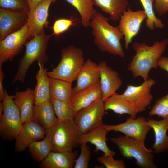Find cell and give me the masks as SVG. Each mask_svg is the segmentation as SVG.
Returning <instances> with one entry per match:
<instances>
[{"label": "cell", "instance_id": "cell-32", "mask_svg": "<svg viewBox=\"0 0 168 168\" xmlns=\"http://www.w3.org/2000/svg\"><path fill=\"white\" fill-rule=\"evenodd\" d=\"M1 8L28 14L30 8L26 0H0Z\"/></svg>", "mask_w": 168, "mask_h": 168}, {"label": "cell", "instance_id": "cell-4", "mask_svg": "<svg viewBox=\"0 0 168 168\" xmlns=\"http://www.w3.org/2000/svg\"><path fill=\"white\" fill-rule=\"evenodd\" d=\"M50 139L52 151L72 152L77 147L82 133L73 120L58 121L46 129Z\"/></svg>", "mask_w": 168, "mask_h": 168}, {"label": "cell", "instance_id": "cell-30", "mask_svg": "<svg viewBox=\"0 0 168 168\" xmlns=\"http://www.w3.org/2000/svg\"><path fill=\"white\" fill-rule=\"evenodd\" d=\"M146 15L145 25L149 30H153L154 27L162 29L164 25L161 19L155 15L153 8V0H139Z\"/></svg>", "mask_w": 168, "mask_h": 168}, {"label": "cell", "instance_id": "cell-2", "mask_svg": "<svg viewBox=\"0 0 168 168\" xmlns=\"http://www.w3.org/2000/svg\"><path fill=\"white\" fill-rule=\"evenodd\" d=\"M168 45V39L156 41L152 46L145 43H133V46L136 53L128 64V69L134 78L140 76L144 81L149 78V74L153 68H158V62Z\"/></svg>", "mask_w": 168, "mask_h": 168}, {"label": "cell", "instance_id": "cell-24", "mask_svg": "<svg viewBox=\"0 0 168 168\" xmlns=\"http://www.w3.org/2000/svg\"><path fill=\"white\" fill-rule=\"evenodd\" d=\"M104 104L106 111L111 110L117 114H128L133 119L136 118L138 113L135 107L122 94L115 93L104 100Z\"/></svg>", "mask_w": 168, "mask_h": 168}, {"label": "cell", "instance_id": "cell-6", "mask_svg": "<svg viewBox=\"0 0 168 168\" xmlns=\"http://www.w3.org/2000/svg\"><path fill=\"white\" fill-rule=\"evenodd\" d=\"M109 139L116 145L123 157L128 159L134 158L136 164L142 168H156L152 154L154 151L146 147L144 141L125 136Z\"/></svg>", "mask_w": 168, "mask_h": 168}, {"label": "cell", "instance_id": "cell-14", "mask_svg": "<svg viewBox=\"0 0 168 168\" xmlns=\"http://www.w3.org/2000/svg\"><path fill=\"white\" fill-rule=\"evenodd\" d=\"M46 135L45 129L34 120L25 122L16 139L15 150L23 151L32 142L43 139Z\"/></svg>", "mask_w": 168, "mask_h": 168}, {"label": "cell", "instance_id": "cell-7", "mask_svg": "<svg viewBox=\"0 0 168 168\" xmlns=\"http://www.w3.org/2000/svg\"><path fill=\"white\" fill-rule=\"evenodd\" d=\"M15 96L10 95L5 90L2 101L3 112L0 118V134L3 139H16L21 131L22 123L19 110L14 103Z\"/></svg>", "mask_w": 168, "mask_h": 168}, {"label": "cell", "instance_id": "cell-35", "mask_svg": "<svg viewBox=\"0 0 168 168\" xmlns=\"http://www.w3.org/2000/svg\"><path fill=\"white\" fill-rule=\"evenodd\" d=\"M112 156L103 154L98 156L97 160L100 164L106 168H125L126 167L124 161L121 159H115Z\"/></svg>", "mask_w": 168, "mask_h": 168}, {"label": "cell", "instance_id": "cell-3", "mask_svg": "<svg viewBox=\"0 0 168 168\" xmlns=\"http://www.w3.org/2000/svg\"><path fill=\"white\" fill-rule=\"evenodd\" d=\"M50 37L44 31L26 43L25 53L19 61L13 84L17 81L24 82L28 70L35 61L39 62L43 65L48 62L49 58L46 51Z\"/></svg>", "mask_w": 168, "mask_h": 168}, {"label": "cell", "instance_id": "cell-11", "mask_svg": "<svg viewBox=\"0 0 168 168\" xmlns=\"http://www.w3.org/2000/svg\"><path fill=\"white\" fill-rule=\"evenodd\" d=\"M146 17L144 10L133 11L129 8L120 16L118 27L124 36L126 49H128L133 38L138 33L142 22Z\"/></svg>", "mask_w": 168, "mask_h": 168}, {"label": "cell", "instance_id": "cell-41", "mask_svg": "<svg viewBox=\"0 0 168 168\" xmlns=\"http://www.w3.org/2000/svg\"><path fill=\"white\" fill-rule=\"evenodd\" d=\"M3 112V104L2 102H0V118L1 117Z\"/></svg>", "mask_w": 168, "mask_h": 168}, {"label": "cell", "instance_id": "cell-36", "mask_svg": "<svg viewBox=\"0 0 168 168\" xmlns=\"http://www.w3.org/2000/svg\"><path fill=\"white\" fill-rule=\"evenodd\" d=\"M71 19L61 18L57 20L53 26V34L58 35L67 30L73 24Z\"/></svg>", "mask_w": 168, "mask_h": 168}, {"label": "cell", "instance_id": "cell-38", "mask_svg": "<svg viewBox=\"0 0 168 168\" xmlns=\"http://www.w3.org/2000/svg\"><path fill=\"white\" fill-rule=\"evenodd\" d=\"M5 77L4 72L2 70V67H0V101L2 102L5 96V90L4 89L3 81Z\"/></svg>", "mask_w": 168, "mask_h": 168}, {"label": "cell", "instance_id": "cell-20", "mask_svg": "<svg viewBox=\"0 0 168 168\" xmlns=\"http://www.w3.org/2000/svg\"><path fill=\"white\" fill-rule=\"evenodd\" d=\"M108 132L101 126L97 127L90 132L82 134L79 141V144L90 142L96 147L95 152L102 151L106 156H114L116 152L108 147L106 135Z\"/></svg>", "mask_w": 168, "mask_h": 168}, {"label": "cell", "instance_id": "cell-8", "mask_svg": "<svg viewBox=\"0 0 168 168\" xmlns=\"http://www.w3.org/2000/svg\"><path fill=\"white\" fill-rule=\"evenodd\" d=\"M105 111L104 101L100 98L77 112L73 120L82 133H85L103 125Z\"/></svg>", "mask_w": 168, "mask_h": 168}, {"label": "cell", "instance_id": "cell-13", "mask_svg": "<svg viewBox=\"0 0 168 168\" xmlns=\"http://www.w3.org/2000/svg\"><path fill=\"white\" fill-rule=\"evenodd\" d=\"M53 1L42 0L30 10L27 22L29 39L44 31V28L48 27L49 9Z\"/></svg>", "mask_w": 168, "mask_h": 168}, {"label": "cell", "instance_id": "cell-26", "mask_svg": "<svg viewBox=\"0 0 168 168\" xmlns=\"http://www.w3.org/2000/svg\"><path fill=\"white\" fill-rule=\"evenodd\" d=\"M94 5L109 15L114 21L119 20L123 12L126 10L128 0H93Z\"/></svg>", "mask_w": 168, "mask_h": 168}, {"label": "cell", "instance_id": "cell-5", "mask_svg": "<svg viewBox=\"0 0 168 168\" xmlns=\"http://www.w3.org/2000/svg\"><path fill=\"white\" fill-rule=\"evenodd\" d=\"M60 54V62L51 71L47 72V74L50 77L72 83L85 62L83 53L81 48L69 45L62 49Z\"/></svg>", "mask_w": 168, "mask_h": 168}, {"label": "cell", "instance_id": "cell-9", "mask_svg": "<svg viewBox=\"0 0 168 168\" xmlns=\"http://www.w3.org/2000/svg\"><path fill=\"white\" fill-rule=\"evenodd\" d=\"M29 39L26 23L21 28L6 36L0 41V67L8 61H12Z\"/></svg>", "mask_w": 168, "mask_h": 168}, {"label": "cell", "instance_id": "cell-1", "mask_svg": "<svg viewBox=\"0 0 168 168\" xmlns=\"http://www.w3.org/2000/svg\"><path fill=\"white\" fill-rule=\"evenodd\" d=\"M89 26L92 29L94 42L100 51L124 57L121 43L124 35L118 26L110 24L108 18L97 12L91 19Z\"/></svg>", "mask_w": 168, "mask_h": 168}, {"label": "cell", "instance_id": "cell-23", "mask_svg": "<svg viewBox=\"0 0 168 168\" xmlns=\"http://www.w3.org/2000/svg\"><path fill=\"white\" fill-rule=\"evenodd\" d=\"M39 68L36 75V85L34 90L35 105H38L50 100V79L47 69L38 62Z\"/></svg>", "mask_w": 168, "mask_h": 168}, {"label": "cell", "instance_id": "cell-22", "mask_svg": "<svg viewBox=\"0 0 168 168\" xmlns=\"http://www.w3.org/2000/svg\"><path fill=\"white\" fill-rule=\"evenodd\" d=\"M147 123L155 134V141L152 146L154 152L159 153L168 151V119L160 120L147 119Z\"/></svg>", "mask_w": 168, "mask_h": 168}, {"label": "cell", "instance_id": "cell-27", "mask_svg": "<svg viewBox=\"0 0 168 168\" xmlns=\"http://www.w3.org/2000/svg\"><path fill=\"white\" fill-rule=\"evenodd\" d=\"M50 98L69 103L72 96V83L49 77Z\"/></svg>", "mask_w": 168, "mask_h": 168}, {"label": "cell", "instance_id": "cell-18", "mask_svg": "<svg viewBox=\"0 0 168 168\" xmlns=\"http://www.w3.org/2000/svg\"><path fill=\"white\" fill-rule=\"evenodd\" d=\"M102 92L100 82L74 94L69 103L75 114L88 106L98 99L102 98Z\"/></svg>", "mask_w": 168, "mask_h": 168}, {"label": "cell", "instance_id": "cell-25", "mask_svg": "<svg viewBox=\"0 0 168 168\" xmlns=\"http://www.w3.org/2000/svg\"><path fill=\"white\" fill-rule=\"evenodd\" d=\"M33 120L45 130L58 121L50 100L40 105H35Z\"/></svg>", "mask_w": 168, "mask_h": 168}, {"label": "cell", "instance_id": "cell-12", "mask_svg": "<svg viewBox=\"0 0 168 168\" xmlns=\"http://www.w3.org/2000/svg\"><path fill=\"white\" fill-rule=\"evenodd\" d=\"M155 84L153 79L149 78L139 86L130 84L122 95L135 106L138 113H140L150 105L153 99L151 89Z\"/></svg>", "mask_w": 168, "mask_h": 168}, {"label": "cell", "instance_id": "cell-33", "mask_svg": "<svg viewBox=\"0 0 168 168\" xmlns=\"http://www.w3.org/2000/svg\"><path fill=\"white\" fill-rule=\"evenodd\" d=\"M149 115L168 119V93L156 101L149 112Z\"/></svg>", "mask_w": 168, "mask_h": 168}, {"label": "cell", "instance_id": "cell-39", "mask_svg": "<svg viewBox=\"0 0 168 168\" xmlns=\"http://www.w3.org/2000/svg\"><path fill=\"white\" fill-rule=\"evenodd\" d=\"M158 66L168 73V57L161 56L158 61Z\"/></svg>", "mask_w": 168, "mask_h": 168}, {"label": "cell", "instance_id": "cell-15", "mask_svg": "<svg viewBox=\"0 0 168 168\" xmlns=\"http://www.w3.org/2000/svg\"><path fill=\"white\" fill-rule=\"evenodd\" d=\"M28 14L0 8V41L27 22Z\"/></svg>", "mask_w": 168, "mask_h": 168}, {"label": "cell", "instance_id": "cell-16", "mask_svg": "<svg viewBox=\"0 0 168 168\" xmlns=\"http://www.w3.org/2000/svg\"><path fill=\"white\" fill-rule=\"evenodd\" d=\"M98 65L100 72L102 99L104 101L116 93L122 85V81L117 72L108 66L105 61L100 62Z\"/></svg>", "mask_w": 168, "mask_h": 168}, {"label": "cell", "instance_id": "cell-10", "mask_svg": "<svg viewBox=\"0 0 168 168\" xmlns=\"http://www.w3.org/2000/svg\"><path fill=\"white\" fill-rule=\"evenodd\" d=\"M108 132L114 131L121 132L124 136L144 141L147 135L152 129L147 123L144 117L140 116L135 119L128 118L126 121L116 125H106L101 126Z\"/></svg>", "mask_w": 168, "mask_h": 168}, {"label": "cell", "instance_id": "cell-19", "mask_svg": "<svg viewBox=\"0 0 168 168\" xmlns=\"http://www.w3.org/2000/svg\"><path fill=\"white\" fill-rule=\"evenodd\" d=\"M78 151H51L41 162V168H72L77 158Z\"/></svg>", "mask_w": 168, "mask_h": 168}, {"label": "cell", "instance_id": "cell-34", "mask_svg": "<svg viewBox=\"0 0 168 168\" xmlns=\"http://www.w3.org/2000/svg\"><path fill=\"white\" fill-rule=\"evenodd\" d=\"M81 152L76 160L74 168H87L88 167L91 152L87 143L81 145Z\"/></svg>", "mask_w": 168, "mask_h": 168}, {"label": "cell", "instance_id": "cell-17", "mask_svg": "<svg viewBox=\"0 0 168 168\" xmlns=\"http://www.w3.org/2000/svg\"><path fill=\"white\" fill-rule=\"evenodd\" d=\"M100 79L98 64L88 58L85 61L77 77V83L72 88V95L79 91L99 82Z\"/></svg>", "mask_w": 168, "mask_h": 168}, {"label": "cell", "instance_id": "cell-31", "mask_svg": "<svg viewBox=\"0 0 168 168\" xmlns=\"http://www.w3.org/2000/svg\"><path fill=\"white\" fill-rule=\"evenodd\" d=\"M50 100L58 121L73 120L75 114L69 103L52 98Z\"/></svg>", "mask_w": 168, "mask_h": 168}, {"label": "cell", "instance_id": "cell-40", "mask_svg": "<svg viewBox=\"0 0 168 168\" xmlns=\"http://www.w3.org/2000/svg\"><path fill=\"white\" fill-rule=\"evenodd\" d=\"M29 5L30 10L38 4L42 0H26Z\"/></svg>", "mask_w": 168, "mask_h": 168}, {"label": "cell", "instance_id": "cell-21", "mask_svg": "<svg viewBox=\"0 0 168 168\" xmlns=\"http://www.w3.org/2000/svg\"><path fill=\"white\" fill-rule=\"evenodd\" d=\"M34 100V90L31 88L15 93L13 101L19 110L23 124L33 120Z\"/></svg>", "mask_w": 168, "mask_h": 168}, {"label": "cell", "instance_id": "cell-28", "mask_svg": "<svg viewBox=\"0 0 168 168\" xmlns=\"http://www.w3.org/2000/svg\"><path fill=\"white\" fill-rule=\"evenodd\" d=\"M57 0H53V2ZM74 7L79 13L81 24L85 27L89 26L91 19L97 12L93 7V0H65Z\"/></svg>", "mask_w": 168, "mask_h": 168}, {"label": "cell", "instance_id": "cell-29", "mask_svg": "<svg viewBox=\"0 0 168 168\" xmlns=\"http://www.w3.org/2000/svg\"><path fill=\"white\" fill-rule=\"evenodd\" d=\"M28 150L34 160L41 161L52 151V146L49 136L40 141H35L28 147Z\"/></svg>", "mask_w": 168, "mask_h": 168}, {"label": "cell", "instance_id": "cell-37", "mask_svg": "<svg viewBox=\"0 0 168 168\" xmlns=\"http://www.w3.org/2000/svg\"><path fill=\"white\" fill-rule=\"evenodd\" d=\"M154 7L156 12L160 15L168 12V0H153Z\"/></svg>", "mask_w": 168, "mask_h": 168}]
</instances>
